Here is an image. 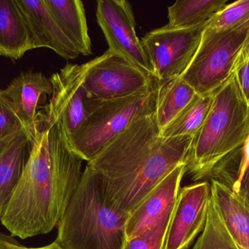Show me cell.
I'll use <instances>...</instances> for the list:
<instances>
[{
	"label": "cell",
	"mask_w": 249,
	"mask_h": 249,
	"mask_svg": "<svg viewBox=\"0 0 249 249\" xmlns=\"http://www.w3.org/2000/svg\"><path fill=\"white\" fill-rule=\"evenodd\" d=\"M60 122L37 120L29 158L0 221L20 239L51 232L62 217L83 177Z\"/></svg>",
	"instance_id": "6da1fadb"
},
{
	"label": "cell",
	"mask_w": 249,
	"mask_h": 249,
	"mask_svg": "<svg viewBox=\"0 0 249 249\" xmlns=\"http://www.w3.org/2000/svg\"><path fill=\"white\" fill-rule=\"evenodd\" d=\"M193 137H162L155 112L142 115L87 166L99 178L109 206L130 215L168 173L186 162Z\"/></svg>",
	"instance_id": "7a4b0ae2"
},
{
	"label": "cell",
	"mask_w": 249,
	"mask_h": 249,
	"mask_svg": "<svg viewBox=\"0 0 249 249\" xmlns=\"http://www.w3.org/2000/svg\"><path fill=\"white\" fill-rule=\"evenodd\" d=\"M249 134V106L235 74L215 92L212 109L193 136L186 158L192 181L211 178L216 168L244 146Z\"/></svg>",
	"instance_id": "3957f363"
},
{
	"label": "cell",
	"mask_w": 249,
	"mask_h": 249,
	"mask_svg": "<svg viewBox=\"0 0 249 249\" xmlns=\"http://www.w3.org/2000/svg\"><path fill=\"white\" fill-rule=\"evenodd\" d=\"M128 216L109 206L99 178L86 165L55 241L63 249H123Z\"/></svg>",
	"instance_id": "277c9868"
},
{
	"label": "cell",
	"mask_w": 249,
	"mask_h": 249,
	"mask_svg": "<svg viewBox=\"0 0 249 249\" xmlns=\"http://www.w3.org/2000/svg\"><path fill=\"white\" fill-rule=\"evenodd\" d=\"M158 86L120 99L95 100L86 121L67 140L71 150L83 161L92 160L135 118L155 112Z\"/></svg>",
	"instance_id": "5b68a950"
},
{
	"label": "cell",
	"mask_w": 249,
	"mask_h": 249,
	"mask_svg": "<svg viewBox=\"0 0 249 249\" xmlns=\"http://www.w3.org/2000/svg\"><path fill=\"white\" fill-rule=\"evenodd\" d=\"M249 37V18L225 30L206 25L194 58L180 77L197 95L216 92L233 75L235 61Z\"/></svg>",
	"instance_id": "8992f818"
},
{
	"label": "cell",
	"mask_w": 249,
	"mask_h": 249,
	"mask_svg": "<svg viewBox=\"0 0 249 249\" xmlns=\"http://www.w3.org/2000/svg\"><path fill=\"white\" fill-rule=\"evenodd\" d=\"M92 60L81 64H67L50 77L53 93L49 103L38 112L37 118L50 123L60 122L70 140L86 121L95 100L85 87Z\"/></svg>",
	"instance_id": "52a82bcc"
},
{
	"label": "cell",
	"mask_w": 249,
	"mask_h": 249,
	"mask_svg": "<svg viewBox=\"0 0 249 249\" xmlns=\"http://www.w3.org/2000/svg\"><path fill=\"white\" fill-rule=\"evenodd\" d=\"M206 23L185 28L165 26L148 32L141 39L158 83L184 73L194 58Z\"/></svg>",
	"instance_id": "ba28073f"
},
{
	"label": "cell",
	"mask_w": 249,
	"mask_h": 249,
	"mask_svg": "<svg viewBox=\"0 0 249 249\" xmlns=\"http://www.w3.org/2000/svg\"><path fill=\"white\" fill-rule=\"evenodd\" d=\"M158 83L146 72L107 50L92 60L85 87L90 99L102 101L146 92Z\"/></svg>",
	"instance_id": "9c48e42d"
},
{
	"label": "cell",
	"mask_w": 249,
	"mask_h": 249,
	"mask_svg": "<svg viewBox=\"0 0 249 249\" xmlns=\"http://www.w3.org/2000/svg\"><path fill=\"white\" fill-rule=\"evenodd\" d=\"M96 19L109 45L108 51L154 77L153 70L136 35V20L130 2L99 0Z\"/></svg>",
	"instance_id": "30bf717a"
},
{
	"label": "cell",
	"mask_w": 249,
	"mask_h": 249,
	"mask_svg": "<svg viewBox=\"0 0 249 249\" xmlns=\"http://www.w3.org/2000/svg\"><path fill=\"white\" fill-rule=\"evenodd\" d=\"M212 197L211 184L180 188L173 206L163 249H189L204 229Z\"/></svg>",
	"instance_id": "8fae6325"
},
{
	"label": "cell",
	"mask_w": 249,
	"mask_h": 249,
	"mask_svg": "<svg viewBox=\"0 0 249 249\" xmlns=\"http://www.w3.org/2000/svg\"><path fill=\"white\" fill-rule=\"evenodd\" d=\"M186 172L185 162L176 167L129 215L124 230L125 241L153 226L174 204Z\"/></svg>",
	"instance_id": "7c38bea8"
},
{
	"label": "cell",
	"mask_w": 249,
	"mask_h": 249,
	"mask_svg": "<svg viewBox=\"0 0 249 249\" xmlns=\"http://www.w3.org/2000/svg\"><path fill=\"white\" fill-rule=\"evenodd\" d=\"M52 93L50 78L42 73L32 71L20 73L2 90L3 95L13 105L31 140L37 130L38 108L42 99Z\"/></svg>",
	"instance_id": "4fadbf2b"
},
{
	"label": "cell",
	"mask_w": 249,
	"mask_h": 249,
	"mask_svg": "<svg viewBox=\"0 0 249 249\" xmlns=\"http://www.w3.org/2000/svg\"><path fill=\"white\" fill-rule=\"evenodd\" d=\"M16 1L26 20L35 48H50L67 60L80 55L54 20L44 0Z\"/></svg>",
	"instance_id": "5bb4252c"
},
{
	"label": "cell",
	"mask_w": 249,
	"mask_h": 249,
	"mask_svg": "<svg viewBox=\"0 0 249 249\" xmlns=\"http://www.w3.org/2000/svg\"><path fill=\"white\" fill-rule=\"evenodd\" d=\"M31 150L24 128L0 140V219L17 187Z\"/></svg>",
	"instance_id": "9a60e30c"
},
{
	"label": "cell",
	"mask_w": 249,
	"mask_h": 249,
	"mask_svg": "<svg viewBox=\"0 0 249 249\" xmlns=\"http://www.w3.org/2000/svg\"><path fill=\"white\" fill-rule=\"evenodd\" d=\"M212 197L228 232L240 249H249V209L237 193L211 179Z\"/></svg>",
	"instance_id": "2e32d148"
},
{
	"label": "cell",
	"mask_w": 249,
	"mask_h": 249,
	"mask_svg": "<svg viewBox=\"0 0 249 249\" xmlns=\"http://www.w3.org/2000/svg\"><path fill=\"white\" fill-rule=\"evenodd\" d=\"M32 49V35L16 0H0V56L20 59Z\"/></svg>",
	"instance_id": "e0dca14e"
},
{
	"label": "cell",
	"mask_w": 249,
	"mask_h": 249,
	"mask_svg": "<svg viewBox=\"0 0 249 249\" xmlns=\"http://www.w3.org/2000/svg\"><path fill=\"white\" fill-rule=\"evenodd\" d=\"M44 2L63 33L79 54L83 56L91 55V39L89 33L83 1L44 0Z\"/></svg>",
	"instance_id": "ac0fdd59"
},
{
	"label": "cell",
	"mask_w": 249,
	"mask_h": 249,
	"mask_svg": "<svg viewBox=\"0 0 249 249\" xmlns=\"http://www.w3.org/2000/svg\"><path fill=\"white\" fill-rule=\"evenodd\" d=\"M196 95L194 89L181 77L159 83L155 115L160 130L167 127Z\"/></svg>",
	"instance_id": "d6986e66"
},
{
	"label": "cell",
	"mask_w": 249,
	"mask_h": 249,
	"mask_svg": "<svg viewBox=\"0 0 249 249\" xmlns=\"http://www.w3.org/2000/svg\"><path fill=\"white\" fill-rule=\"evenodd\" d=\"M228 0H178L168 7V23L171 28L197 26L209 21L228 4Z\"/></svg>",
	"instance_id": "ffe728a7"
},
{
	"label": "cell",
	"mask_w": 249,
	"mask_h": 249,
	"mask_svg": "<svg viewBox=\"0 0 249 249\" xmlns=\"http://www.w3.org/2000/svg\"><path fill=\"white\" fill-rule=\"evenodd\" d=\"M214 92L196 95L191 102L165 128L160 130L163 137L193 136L206 121L213 105Z\"/></svg>",
	"instance_id": "44dd1931"
},
{
	"label": "cell",
	"mask_w": 249,
	"mask_h": 249,
	"mask_svg": "<svg viewBox=\"0 0 249 249\" xmlns=\"http://www.w3.org/2000/svg\"><path fill=\"white\" fill-rule=\"evenodd\" d=\"M192 249H240L225 227L212 197L204 229Z\"/></svg>",
	"instance_id": "7402d4cb"
},
{
	"label": "cell",
	"mask_w": 249,
	"mask_h": 249,
	"mask_svg": "<svg viewBox=\"0 0 249 249\" xmlns=\"http://www.w3.org/2000/svg\"><path fill=\"white\" fill-rule=\"evenodd\" d=\"M174 204L153 226L138 236L124 241L123 249H163Z\"/></svg>",
	"instance_id": "603a6c76"
},
{
	"label": "cell",
	"mask_w": 249,
	"mask_h": 249,
	"mask_svg": "<svg viewBox=\"0 0 249 249\" xmlns=\"http://www.w3.org/2000/svg\"><path fill=\"white\" fill-rule=\"evenodd\" d=\"M249 18V0H240L228 4L208 21L207 26L225 30L237 26Z\"/></svg>",
	"instance_id": "cb8c5ba5"
},
{
	"label": "cell",
	"mask_w": 249,
	"mask_h": 249,
	"mask_svg": "<svg viewBox=\"0 0 249 249\" xmlns=\"http://www.w3.org/2000/svg\"><path fill=\"white\" fill-rule=\"evenodd\" d=\"M22 128L23 124L16 115L13 105L4 97L2 90L0 89V140L7 138Z\"/></svg>",
	"instance_id": "d4e9b609"
},
{
	"label": "cell",
	"mask_w": 249,
	"mask_h": 249,
	"mask_svg": "<svg viewBox=\"0 0 249 249\" xmlns=\"http://www.w3.org/2000/svg\"><path fill=\"white\" fill-rule=\"evenodd\" d=\"M234 74L236 76L243 96L249 106V59Z\"/></svg>",
	"instance_id": "484cf974"
},
{
	"label": "cell",
	"mask_w": 249,
	"mask_h": 249,
	"mask_svg": "<svg viewBox=\"0 0 249 249\" xmlns=\"http://www.w3.org/2000/svg\"><path fill=\"white\" fill-rule=\"evenodd\" d=\"M232 191L239 195L249 209V168L244 172L242 178Z\"/></svg>",
	"instance_id": "4316f807"
},
{
	"label": "cell",
	"mask_w": 249,
	"mask_h": 249,
	"mask_svg": "<svg viewBox=\"0 0 249 249\" xmlns=\"http://www.w3.org/2000/svg\"><path fill=\"white\" fill-rule=\"evenodd\" d=\"M249 168V134L244 143V147H243V155L242 159H241V167H240L239 175H238V180L236 183L234 184L233 187L231 190H233L236 187L237 184L239 182L241 178L244 175V172Z\"/></svg>",
	"instance_id": "83f0119b"
},
{
	"label": "cell",
	"mask_w": 249,
	"mask_h": 249,
	"mask_svg": "<svg viewBox=\"0 0 249 249\" xmlns=\"http://www.w3.org/2000/svg\"><path fill=\"white\" fill-rule=\"evenodd\" d=\"M249 59V37L247 39V42L244 45L242 51L240 53L235 61V65L233 67V74L240 68L242 67L246 62Z\"/></svg>",
	"instance_id": "f1b7e54d"
},
{
	"label": "cell",
	"mask_w": 249,
	"mask_h": 249,
	"mask_svg": "<svg viewBox=\"0 0 249 249\" xmlns=\"http://www.w3.org/2000/svg\"><path fill=\"white\" fill-rule=\"evenodd\" d=\"M24 249H63L57 244L55 241H54L52 244L50 245L45 246L43 247H39V248H27V247H24Z\"/></svg>",
	"instance_id": "f546056e"
}]
</instances>
